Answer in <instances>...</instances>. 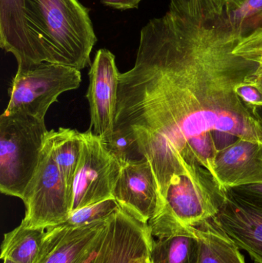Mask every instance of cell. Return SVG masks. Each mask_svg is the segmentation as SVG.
I'll return each mask as SVG.
<instances>
[{
  "label": "cell",
  "instance_id": "obj_1",
  "mask_svg": "<svg viewBox=\"0 0 262 263\" xmlns=\"http://www.w3.org/2000/svg\"><path fill=\"white\" fill-rule=\"evenodd\" d=\"M262 66V28L243 32L223 0H170L140 32L135 65L120 73L115 133L150 163L162 199L186 176L212 192L218 152L262 142V123L238 87Z\"/></svg>",
  "mask_w": 262,
  "mask_h": 263
},
{
  "label": "cell",
  "instance_id": "obj_2",
  "mask_svg": "<svg viewBox=\"0 0 262 263\" xmlns=\"http://www.w3.org/2000/svg\"><path fill=\"white\" fill-rule=\"evenodd\" d=\"M89 9L78 0H24L26 25L45 62L81 71L97 42Z\"/></svg>",
  "mask_w": 262,
  "mask_h": 263
},
{
  "label": "cell",
  "instance_id": "obj_3",
  "mask_svg": "<svg viewBox=\"0 0 262 263\" xmlns=\"http://www.w3.org/2000/svg\"><path fill=\"white\" fill-rule=\"evenodd\" d=\"M45 120L25 114L0 117V191L23 199L41 159Z\"/></svg>",
  "mask_w": 262,
  "mask_h": 263
},
{
  "label": "cell",
  "instance_id": "obj_4",
  "mask_svg": "<svg viewBox=\"0 0 262 263\" xmlns=\"http://www.w3.org/2000/svg\"><path fill=\"white\" fill-rule=\"evenodd\" d=\"M81 71L58 63L43 62L18 67L9 89L3 114H21L45 120L50 106L63 92L79 87Z\"/></svg>",
  "mask_w": 262,
  "mask_h": 263
},
{
  "label": "cell",
  "instance_id": "obj_5",
  "mask_svg": "<svg viewBox=\"0 0 262 263\" xmlns=\"http://www.w3.org/2000/svg\"><path fill=\"white\" fill-rule=\"evenodd\" d=\"M83 148L71 190V213L114 199L123 162L107 142L91 129L83 133Z\"/></svg>",
  "mask_w": 262,
  "mask_h": 263
},
{
  "label": "cell",
  "instance_id": "obj_6",
  "mask_svg": "<svg viewBox=\"0 0 262 263\" xmlns=\"http://www.w3.org/2000/svg\"><path fill=\"white\" fill-rule=\"evenodd\" d=\"M22 200L26 215L21 224L26 227L47 229L63 223L70 216V196L52 157L47 136L39 163Z\"/></svg>",
  "mask_w": 262,
  "mask_h": 263
},
{
  "label": "cell",
  "instance_id": "obj_7",
  "mask_svg": "<svg viewBox=\"0 0 262 263\" xmlns=\"http://www.w3.org/2000/svg\"><path fill=\"white\" fill-rule=\"evenodd\" d=\"M226 191L214 193L186 176H179L168 189L165 206L149 224L160 230L195 227L215 217Z\"/></svg>",
  "mask_w": 262,
  "mask_h": 263
},
{
  "label": "cell",
  "instance_id": "obj_8",
  "mask_svg": "<svg viewBox=\"0 0 262 263\" xmlns=\"http://www.w3.org/2000/svg\"><path fill=\"white\" fill-rule=\"evenodd\" d=\"M119 76L113 53L106 49L97 51L90 66L86 97L90 109L89 129L106 142L115 133Z\"/></svg>",
  "mask_w": 262,
  "mask_h": 263
},
{
  "label": "cell",
  "instance_id": "obj_9",
  "mask_svg": "<svg viewBox=\"0 0 262 263\" xmlns=\"http://www.w3.org/2000/svg\"><path fill=\"white\" fill-rule=\"evenodd\" d=\"M113 196L122 209L145 224L165 206L152 166L143 158L123 164Z\"/></svg>",
  "mask_w": 262,
  "mask_h": 263
},
{
  "label": "cell",
  "instance_id": "obj_10",
  "mask_svg": "<svg viewBox=\"0 0 262 263\" xmlns=\"http://www.w3.org/2000/svg\"><path fill=\"white\" fill-rule=\"evenodd\" d=\"M152 239L148 224L120 207L108 221L98 263H133L150 253Z\"/></svg>",
  "mask_w": 262,
  "mask_h": 263
},
{
  "label": "cell",
  "instance_id": "obj_11",
  "mask_svg": "<svg viewBox=\"0 0 262 263\" xmlns=\"http://www.w3.org/2000/svg\"><path fill=\"white\" fill-rule=\"evenodd\" d=\"M225 191L215 222L239 250L247 252L255 263H262V210Z\"/></svg>",
  "mask_w": 262,
  "mask_h": 263
},
{
  "label": "cell",
  "instance_id": "obj_12",
  "mask_svg": "<svg viewBox=\"0 0 262 263\" xmlns=\"http://www.w3.org/2000/svg\"><path fill=\"white\" fill-rule=\"evenodd\" d=\"M215 173L223 190L262 183V142L241 138L223 148L215 158Z\"/></svg>",
  "mask_w": 262,
  "mask_h": 263
},
{
  "label": "cell",
  "instance_id": "obj_13",
  "mask_svg": "<svg viewBox=\"0 0 262 263\" xmlns=\"http://www.w3.org/2000/svg\"><path fill=\"white\" fill-rule=\"evenodd\" d=\"M0 46L12 53L18 67L44 61L24 15V0H0Z\"/></svg>",
  "mask_w": 262,
  "mask_h": 263
},
{
  "label": "cell",
  "instance_id": "obj_14",
  "mask_svg": "<svg viewBox=\"0 0 262 263\" xmlns=\"http://www.w3.org/2000/svg\"><path fill=\"white\" fill-rule=\"evenodd\" d=\"M109 219L78 228L57 225L46 229L36 263H76L96 240Z\"/></svg>",
  "mask_w": 262,
  "mask_h": 263
},
{
  "label": "cell",
  "instance_id": "obj_15",
  "mask_svg": "<svg viewBox=\"0 0 262 263\" xmlns=\"http://www.w3.org/2000/svg\"><path fill=\"white\" fill-rule=\"evenodd\" d=\"M200 249L195 227H189L153 238L149 259L151 263H198Z\"/></svg>",
  "mask_w": 262,
  "mask_h": 263
},
{
  "label": "cell",
  "instance_id": "obj_16",
  "mask_svg": "<svg viewBox=\"0 0 262 263\" xmlns=\"http://www.w3.org/2000/svg\"><path fill=\"white\" fill-rule=\"evenodd\" d=\"M47 139L52 157L67 187L71 199L72 182L83 152V133L76 129L60 127L57 131H49Z\"/></svg>",
  "mask_w": 262,
  "mask_h": 263
},
{
  "label": "cell",
  "instance_id": "obj_17",
  "mask_svg": "<svg viewBox=\"0 0 262 263\" xmlns=\"http://www.w3.org/2000/svg\"><path fill=\"white\" fill-rule=\"evenodd\" d=\"M195 229L201 246L198 263H246L239 249L214 218Z\"/></svg>",
  "mask_w": 262,
  "mask_h": 263
},
{
  "label": "cell",
  "instance_id": "obj_18",
  "mask_svg": "<svg viewBox=\"0 0 262 263\" xmlns=\"http://www.w3.org/2000/svg\"><path fill=\"white\" fill-rule=\"evenodd\" d=\"M46 236V228H31L20 224L4 235L1 259H10L17 263H36Z\"/></svg>",
  "mask_w": 262,
  "mask_h": 263
},
{
  "label": "cell",
  "instance_id": "obj_19",
  "mask_svg": "<svg viewBox=\"0 0 262 263\" xmlns=\"http://www.w3.org/2000/svg\"><path fill=\"white\" fill-rule=\"evenodd\" d=\"M223 4L228 20L234 27L243 32L261 29L262 0H243L235 3L223 1Z\"/></svg>",
  "mask_w": 262,
  "mask_h": 263
},
{
  "label": "cell",
  "instance_id": "obj_20",
  "mask_svg": "<svg viewBox=\"0 0 262 263\" xmlns=\"http://www.w3.org/2000/svg\"><path fill=\"white\" fill-rule=\"evenodd\" d=\"M119 208L115 199H107L72 212L66 221L59 226L68 228H78L93 222L107 220Z\"/></svg>",
  "mask_w": 262,
  "mask_h": 263
},
{
  "label": "cell",
  "instance_id": "obj_21",
  "mask_svg": "<svg viewBox=\"0 0 262 263\" xmlns=\"http://www.w3.org/2000/svg\"><path fill=\"white\" fill-rule=\"evenodd\" d=\"M226 190L243 202L262 210V183L241 185Z\"/></svg>",
  "mask_w": 262,
  "mask_h": 263
},
{
  "label": "cell",
  "instance_id": "obj_22",
  "mask_svg": "<svg viewBox=\"0 0 262 263\" xmlns=\"http://www.w3.org/2000/svg\"><path fill=\"white\" fill-rule=\"evenodd\" d=\"M143 0H101L105 6L119 10L136 9Z\"/></svg>",
  "mask_w": 262,
  "mask_h": 263
},
{
  "label": "cell",
  "instance_id": "obj_23",
  "mask_svg": "<svg viewBox=\"0 0 262 263\" xmlns=\"http://www.w3.org/2000/svg\"><path fill=\"white\" fill-rule=\"evenodd\" d=\"M257 83H258V86L261 88L262 90V66L261 69H260L259 72H258V77H257ZM257 117L259 119L260 121L262 123V108L260 110H258L257 112Z\"/></svg>",
  "mask_w": 262,
  "mask_h": 263
},
{
  "label": "cell",
  "instance_id": "obj_24",
  "mask_svg": "<svg viewBox=\"0 0 262 263\" xmlns=\"http://www.w3.org/2000/svg\"><path fill=\"white\" fill-rule=\"evenodd\" d=\"M149 254L150 253L140 256L138 259H135L133 263H151L150 259H149Z\"/></svg>",
  "mask_w": 262,
  "mask_h": 263
},
{
  "label": "cell",
  "instance_id": "obj_25",
  "mask_svg": "<svg viewBox=\"0 0 262 263\" xmlns=\"http://www.w3.org/2000/svg\"><path fill=\"white\" fill-rule=\"evenodd\" d=\"M223 1L226 2L228 3H238V2L243 1V0H223Z\"/></svg>",
  "mask_w": 262,
  "mask_h": 263
},
{
  "label": "cell",
  "instance_id": "obj_26",
  "mask_svg": "<svg viewBox=\"0 0 262 263\" xmlns=\"http://www.w3.org/2000/svg\"><path fill=\"white\" fill-rule=\"evenodd\" d=\"M4 263H17L15 262H14V261L10 260V259H5Z\"/></svg>",
  "mask_w": 262,
  "mask_h": 263
}]
</instances>
